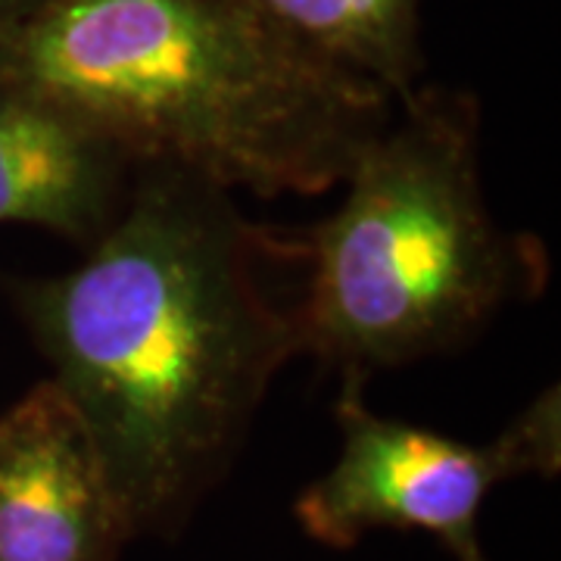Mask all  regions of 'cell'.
Returning <instances> with one entry per match:
<instances>
[{
	"label": "cell",
	"instance_id": "1",
	"mask_svg": "<svg viewBox=\"0 0 561 561\" xmlns=\"http://www.w3.org/2000/svg\"><path fill=\"white\" fill-rule=\"evenodd\" d=\"M297 253L231 191L144 165L81 265L16 287L128 537L179 522L302 353L300 300L268 280Z\"/></svg>",
	"mask_w": 561,
	"mask_h": 561
},
{
	"label": "cell",
	"instance_id": "2",
	"mask_svg": "<svg viewBox=\"0 0 561 561\" xmlns=\"http://www.w3.org/2000/svg\"><path fill=\"white\" fill-rule=\"evenodd\" d=\"M0 76L72 110L135 169L268 201L337 187L393 113L250 0H50L0 32Z\"/></svg>",
	"mask_w": 561,
	"mask_h": 561
},
{
	"label": "cell",
	"instance_id": "3",
	"mask_svg": "<svg viewBox=\"0 0 561 561\" xmlns=\"http://www.w3.org/2000/svg\"><path fill=\"white\" fill-rule=\"evenodd\" d=\"M331 219L297 234L302 353L343 387L474 337L540 294V243L505 231L483 197L478 106L415 88L353 160Z\"/></svg>",
	"mask_w": 561,
	"mask_h": 561
},
{
	"label": "cell",
	"instance_id": "4",
	"mask_svg": "<svg viewBox=\"0 0 561 561\" xmlns=\"http://www.w3.org/2000/svg\"><path fill=\"white\" fill-rule=\"evenodd\" d=\"M559 387L537 400L486 446L443 437L365 409L359 387L337 400L341 456L297 500L312 540L346 549L368 530H424L456 561H486L478 518L486 493L518 474L559 468Z\"/></svg>",
	"mask_w": 561,
	"mask_h": 561
},
{
	"label": "cell",
	"instance_id": "5",
	"mask_svg": "<svg viewBox=\"0 0 561 561\" xmlns=\"http://www.w3.org/2000/svg\"><path fill=\"white\" fill-rule=\"evenodd\" d=\"M125 540L84 424L41 381L0 412V561H116Z\"/></svg>",
	"mask_w": 561,
	"mask_h": 561
},
{
	"label": "cell",
	"instance_id": "6",
	"mask_svg": "<svg viewBox=\"0 0 561 561\" xmlns=\"http://www.w3.org/2000/svg\"><path fill=\"white\" fill-rule=\"evenodd\" d=\"M135 165L54 98L0 76V221L91 247L119 216Z\"/></svg>",
	"mask_w": 561,
	"mask_h": 561
},
{
	"label": "cell",
	"instance_id": "7",
	"mask_svg": "<svg viewBox=\"0 0 561 561\" xmlns=\"http://www.w3.org/2000/svg\"><path fill=\"white\" fill-rule=\"evenodd\" d=\"M316 60L368 81L393 103L421 79V0H250Z\"/></svg>",
	"mask_w": 561,
	"mask_h": 561
},
{
	"label": "cell",
	"instance_id": "8",
	"mask_svg": "<svg viewBox=\"0 0 561 561\" xmlns=\"http://www.w3.org/2000/svg\"><path fill=\"white\" fill-rule=\"evenodd\" d=\"M50 0H0V32L28 20L32 13H38L41 7H47Z\"/></svg>",
	"mask_w": 561,
	"mask_h": 561
}]
</instances>
